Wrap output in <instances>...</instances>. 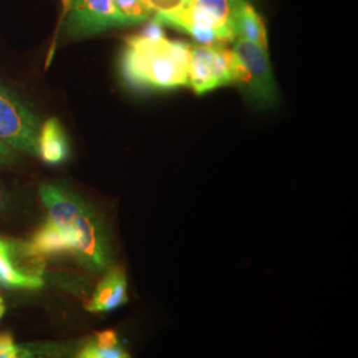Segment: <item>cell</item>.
<instances>
[{"label": "cell", "instance_id": "9c48e42d", "mask_svg": "<svg viewBox=\"0 0 358 358\" xmlns=\"http://www.w3.org/2000/svg\"><path fill=\"white\" fill-rule=\"evenodd\" d=\"M128 301V280L125 271L121 267H113L99 282L90 303L87 304V309L93 313H105L115 310Z\"/></svg>", "mask_w": 358, "mask_h": 358}, {"label": "cell", "instance_id": "e0dca14e", "mask_svg": "<svg viewBox=\"0 0 358 358\" xmlns=\"http://www.w3.org/2000/svg\"><path fill=\"white\" fill-rule=\"evenodd\" d=\"M96 344L99 345L106 346V348H112V346L118 345V336L115 331H103L96 336Z\"/></svg>", "mask_w": 358, "mask_h": 358}, {"label": "cell", "instance_id": "9a60e30c", "mask_svg": "<svg viewBox=\"0 0 358 358\" xmlns=\"http://www.w3.org/2000/svg\"><path fill=\"white\" fill-rule=\"evenodd\" d=\"M76 358H131V356L120 345L106 348L90 343L77 352Z\"/></svg>", "mask_w": 358, "mask_h": 358}, {"label": "cell", "instance_id": "8992f818", "mask_svg": "<svg viewBox=\"0 0 358 358\" xmlns=\"http://www.w3.org/2000/svg\"><path fill=\"white\" fill-rule=\"evenodd\" d=\"M236 57V84L260 105H271L278 99L267 48L247 40L236 38L232 48Z\"/></svg>", "mask_w": 358, "mask_h": 358}, {"label": "cell", "instance_id": "7a4b0ae2", "mask_svg": "<svg viewBox=\"0 0 358 358\" xmlns=\"http://www.w3.org/2000/svg\"><path fill=\"white\" fill-rule=\"evenodd\" d=\"M154 23L140 36L127 40L121 56V75L134 90H171L189 85L192 45L164 36Z\"/></svg>", "mask_w": 358, "mask_h": 358}, {"label": "cell", "instance_id": "5bb4252c", "mask_svg": "<svg viewBox=\"0 0 358 358\" xmlns=\"http://www.w3.org/2000/svg\"><path fill=\"white\" fill-rule=\"evenodd\" d=\"M154 20L159 24L171 26L186 11L190 0H145Z\"/></svg>", "mask_w": 358, "mask_h": 358}, {"label": "cell", "instance_id": "52a82bcc", "mask_svg": "<svg viewBox=\"0 0 358 358\" xmlns=\"http://www.w3.org/2000/svg\"><path fill=\"white\" fill-rule=\"evenodd\" d=\"M236 57L222 45H195L190 48L189 85L202 94L236 83Z\"/></svg>", "mask_w": 358, "mask_h": 358}, {"label": "cell", "instance_id": "ac0fdd59", "mask_svg": "<svg viewBox=\"0 0 358 358\" xmlns=\"http://www.w3.org/2000/svg\"><path fill=\"white\" fill-rule=\"evenodd\" d=\"M10 210H11V195L7 192L6 187L0 185V219L6 217Z\"/></svg>", "mask_w": 358, "mask_h": 358}, {"label": "cell", "instance_id": "8fae6325", "mask_svg": "<svg viewBox=\"0 0 358 358\" xmlns=\"http://www.w3.org/2000/svg\"><path fill=\"white\" fill-rule=\"evenodd\" d=\"M234 35L235 38L247 40L256 43L264 48L267 44L266 26L256 13L255 8L248 3V0H241L234 15Z\"/></svg>", "mask_w": 358, "mask_h": 358}, {"label": "cell", "instance_id": "277c9868", "mask_svg": "<svg viewBox=\"0 0 358 358\" xmlns=\"http://www.w3.org/2000/svg\"><path fill=\"white\" fill-rule=\"evenodd\" d=\"M38 115L13 92L0 84V142L16 153L38 157Z\"/></svg>", "mask_w": 358, "mask_h": 358}, {"label": "cell", "instance_id": "ffe728a7", "mask_svg": "<svg viewBox=\"0 0 358 358\" xmlns=\"http://www.w3.org/2000/svg\"><path fill=\"white\" fill-rule=\"evenodd\" d=\"M6 301H4V299L0 296V320L3 319V316H4V313H6Z\"/></svg>", "mask_w": 358, "mask_h": 358}, {"label": "cell", "instance_id": "3957f363", "mask_svg": "<svg viewBox=\"0 0 358 358\" xmlns=\"http://www.w3.org/2000/svg\"><path fill=\"white\" fill-rule=\"evenodd\" d=\"M241 0H190L170 27L183 31L201 45H223L235 40L234 15Z\"/></svg>", "mask_w": 358, "mask_h": 358}, {"label": "cell", "instance_id": "5b68a950", "mask_svg": "<svg viewBox=\"0 0 358 358\" xmlns=\"http://www.w3.org/2000/svg\"><path fill=\"white\" fill-rule=\"evenodd\" d=\"M45 259L26 241L0 236V287L35 291L44 287Z\"/></svg>", "mask_w": 358, "mask_h": 358}, {"label": "cell", "instance_id": "ba28073f", "mask_svg": "<svg viewBox=\"0 0 358 358\" xmlns=\"http://www.w3.org/2000/svg\"><path fill=\"white\" fill-rule=\"evenodd\" d=\"M118 27L113 0H72L65 19L71 38H90Z\"/></svg>", "mask_w": 358, "mask_h": 358}, {"label": "cell", "instance_id": "2e32d148", "mask_svg": "<svg viewBox=\"0 0 358 358\" xmlns=\"http://www.w3.org/2000/svg\"><path fill=\"white\" fill-rule=\"evenodd\" d=\"M19 159H20L19 153H16L11 148L0 142V170L13 166L15 164L19 162Z\"/></svg>", "mask_w": 358, "mask_h": 358}, {"label": "cell", "instance_id": "4fadbf2b", "mask_svg": "<svg viewBox=\"0 0 358 358\" xmlns=\"http://www.w3.org/2000/svg\"><path fill=\"white\" fill-rule=\"evenodd\" d=\"M113 3L118 27L138 24L152 16L145 0H113Z\"/></svg>", "mask_w": 358, "mask_h": 358}, {"label": "cell", "instance_id": "d6986e66", "mask_svg": "<svg viewBox=\"0 0 358 358\" xmlns=\"http://www.w3.org/2000/svg\"><path fill=\"white\" fill-rule=\"evenodd\" d=\"M13 344H15V340H13L11 333H0V349L13 345Z\"/></svg>", "mask_w": 358, "mask_h": 358}, {"label": "cell", "instance_id": "30bf717a", "mask_svg": "<svg viewBox=\"0 0 358 358\" xmlns=\"http://www.w3.org/2000/svg\"><path fill=\"white\" fill-rule=\"evenodd\" d=\"M38 158L48 165H60L69 157V142L57 118L41 124L38 141Z\"/></svg>", "mask_w": 358, "mask_h": 358}, {"label": "cell", "instance_id": "7c38bea8", "mask_svg": "<svg viewBox=\"0 0 358 358\" xmlns=\"http://www.w3.org/2000/svg\"><path fill=\"white\" fill-rule=\"evenodd\" d=\"M0 358H65V356L62 345L52 343H26L0 349Z\"/></svg>", "mask_w": 358, "mask_h": 358}, {"label": "cell", "instance_id": "6da1fadb", "mask_svg": "<svg viewBox=\"0 0 358 358\" xmlns=\"http://www.w3.org/2000/svg\"><path fill=\"white\" fill-rule=\"evenodd\" d=\"M38 194L47 217L27 241L32 251L44 259L71 254L96 272L108 268L109 239L97 213L75 192L57 183L41 185Z\"/></svg>", "mask_w": 358, "mask_h": 358}]
</instances>
